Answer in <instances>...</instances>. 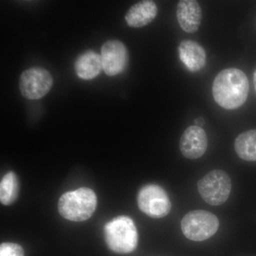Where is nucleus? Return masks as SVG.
Returning a JSON list of instances; mask_svg holds the SVG:
<instances>
[{
  "instance_id": "a211bd4d",
  "label": "nucleus",
  "mask_w": 256,
  "mask_h": 256,
  "mask_svg": "<svg viewBox=\"0 0 256 256\" xmlns=\"http://www.w3.org/2000/svg\"><path fill=\"white\" fill-rule=\"evenodd\" d=\"M254 86H255L256 92V72H254Z\"/></svg>"
},
{
  "instance_id": "20e7f679",
  "label": "nucleus",
  "mask_w": 256,
  "mask_h": 256,
  "mask_svg": "<svg viewBox=\"0 0 256 256\" xmlns=\"http://www.w3.org/2000/svg\"><path fill=\"white\" fill-rule=\"evenodd\" d=\"M220 227L216 216L204 210L188 212L184 216L181 228L186 238L194 242H203L214 235Z\"/></svg>"
},
{
  "instance_id": "ddd939ff",
  "label": "nucleus",
  "mask_w": 256,
  "mask_h": 256,
  "mask_svg": "<svg viewBox=\"0 0 256 256\" xmlns=\"http://www.w3.org/2000/svg\"><path fill=\"white\" fill-rule=\"evenodd\" d=\"M74 68L76 75L82 80L95 78L102 69L101 56L94 50H86L77 58Z\"/></svg>"
},
{
  "instance_id": "39448f33",
  "label": "nucleus",
  "mask_w": 256,
  "mask_h": 256,
  "mask_svg": "<svg viewBox=\"0 0 256 256\" xmlns=\"http://www.w3.org/2000/svg\"><path fill=\"white\" fill-rule=\"evenodd\" d=\"M197 188L204 201L212 206H220L230 195L232 180L223 170H212L198 182Z\"/></svg>"
},
{
  "instance_id": "0eeeda50",
  "label": "nucleus",
  "mask_w": 256,
  "mask_h": 256,
  "mask_svg": "<svg viewBox=\"0 0 256 256\" xmlns=\"http://www.w3.org/2000/svg\"><path fill=\"white\" fill-rule=\"evenodd\" d=\"M53 82L50 72L41 67H33L20 76V92L28 100H38L50 92Z\"/></svg>"
},
{
  "instance_id": "9b49d317",
  "label": "nucleus",
  "mask_w": 256,
  "mask_h": 256,
  "mask_svg": "<svg viewBox=\"0 0 256 256\" xmlns=\"http://www.w3.org/2000/svg\"><path fill=\"white\" fill-rule=\"evenodd\" d=\"M178 52L180 60L190 72H198L206 64V52L196 42L184 40L178 45Z\"/></svg>"
},
{
  "instance_id": "2eb2a0df",
  "label": "nucleus",
  "mask_w": 256,
  "mask_h": 256,
  "mask_svg": "<svg viewBox=\"0 0 256 256\" xmlns=\"http://www.w3.org/2000/svg\"><path fill=\"white\" fill-rule=\"evenodd\" d=\"M20 182L16 174L10 172L2 178L0 183V201L2 204H12L18 198Z\"/></svg>"
},
{
  "instance_id": "423d86ee",
  "label": "nucleus",
  "mask_w": 256,
  "mask_h": 256,
  "mask_svg": "<svg viewBox=\"0 0 256 256\" xmlns=\"http://www.w3.org/2000/svg\"><path fill=\"white\" fill-rule=\"evenodd\" d=\"M138 204L143 213L154 218L166 216L172 208L168 194L164 188L156 184L146 185L140 190Z\"/></svg>"
},
{
  "instance_id": "f03ea898",
  "label": "nucleus",
  "mask_w": 256,
  "mask_h": 256,
  "mask_svg": "<svg viewBox=\"0 0 256 256\" xmlns=\"http://www.w3.org/2000/svg\"><path fill=\"white\" fill-rule=\"evenodd\" d=\"M97 206L95 192L86 188H79L64 194L58 201L60 216L72 222H84L94 214Z\"/></svg>"
},
{
  "instance_id": "1a4fd4ad",
  "label": "nucleus",
  "mask_w": 256,
  "mask_h": 256,
  "mask_svg": "<svg viewBox=\"0 0 256 256\" xmlns=\"http://www.w3.org/2000/svg\"><path fill=\"white\" fill-rule=\"evenodd\" d=\"M207 146L206 133L203 128L196 126L186 128L180 139V151L188 159L196 160L201 158L206 152Z\"/></svg>"
},
{
  "instance_id": "f3484780",
  "label": "nucleus",
  "mask_w": 256,
  "mask_h": 256,
  "mask_svg": "<svg viewBox=\"0 0 256 256\" xmlns=\"http://www.w3.org/2000/svg\"><path fill=\"white\" fill-rule=\"evenodd\" d=\"M194 124L198 127L202 128L204 124V120L203 118H198L194 120Z\"/></svg>"
},
{
  "instance_id": "6e6552de",
  "label": "nucleus",
  "mask_w": 256,
  "mask_h": 256,
  "mask_svg": "<svg viewBox=\"0 0 256 256\" xmlns=\"http://www.w3.org/2000/svg\"><path fill=\"white\" fill-rule=\"evenodd\" d=\"M102 69L109 76L118 75L127 67L129 56L122 42L118 40L106 42L101 47Z\"/></svg>"
},
{
  "instance_id": "dca6fc26",
  "label": "nucleus",
  "mask_w": 256,
  "mask_h": 256,
  "mask_svg": "<svg viewBox=\"0 0 256 256\" xmlns=\"http://www.w3.org/2000/svg\"><path fill=\"white\" fill-rule=\"evenodd\" d=\"M0 256H24V250L18 244L3 242L0 246Z\"/></svg>"
},
{
  "instance_id": "4468645a",
  "label": "nucleus",
  "mask_w": 256,
  "mask_h": 256,
  "mask_svg": "<svg viewBox=\"0 0 256 256\" xmlns=\"http://www.w3.org/2000/svg\"><path fill=\"white\" fill-rule=\"evenodd\" d=\"M234 148L240 159L256 161V130H250L239 134L236 139Z\"/></svg>"
},
{
  "instance_id": "9d476101",
  "label": "nucleus",
  "mask_w": 256,
  "mask_h": 256,
  "mask_svg": "<svg viewBox=\"0 0 256 256\" xmlns=\"http://www.w3.org/2000/svg\"><path fill=\"white\" fill-rule=\"evenodd\" d=\"M176 18L180 28L186 33H194L201 25L202 10L194 0H182L176 6Z\"/></svg>"
},
{
  "instance_id": "7ed1b4c3",
  "label": "nucleus",
  "mask_w": 256,
  "mask_h": 256,
  "mask_svg": "<svg viewBox=\"0 0 256 256\" xmlns=\"http://www.w3.org/2000/svg\"><path fill=\"white\" fill-rule=\"evenodd\" d=\"M104 234L108 246L114 252L130 254L137 247V228L132 218L127 216L116 217L106 224Z\"/></svg>"
},
{
  "instance_id": "f8f14e48",
  "label": "nucleus",
  "mask_w": 256,
  "mask_h": 256,
  "mask_svg": "<svg viewBox=\"0 0 256 256\" xmlns=\"http://www.w3.org/2000/svg\"><path fill=\"white\" fill-rule=\"evenodd\" d=\"M158 13L156 3L151 0H144L132 5L126 13L124 20L130 28H141L152 22Z\"/></svg>"
},
{
  "instance_id": "f257e3e1",
  "label": "nucleus",
  "mask_w": 256,
  "mask_h": 256,
  "mask_svg": "<svg viewBox=\"0 0 256 256\" xmlns=\"http://www.w3.org/2000/svg\"><path fill=\"white\" fill-rule=\"evenodd\" d=\"M249 82L247 76L240 69H224L214 80L212 94L218 106L226 110L242 107L248 98Z\"/></svg>"
}]
</instances>
